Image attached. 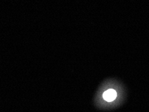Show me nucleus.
<instances>
[{
	"instance_id": "1",
	"label": "nucleus",
	"mask_w": 149,
	"mask_h": 112,
	"mask_svg": "<svg viewBox=\"0 0 149 112\" xmlns=\"http://www.w3.org/2000/svg\"><path fill=\"white\" fill-rule=\"evenodd\" d=\"M117 97V93L113 89H108L103 94V97L108 102H113Z\"/></svg>"
}]
</instances>
